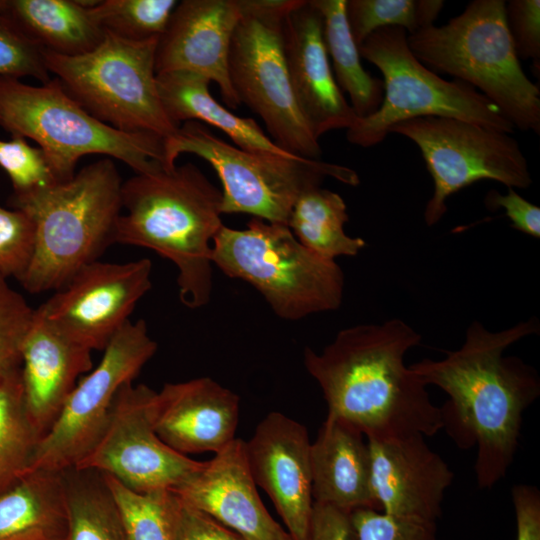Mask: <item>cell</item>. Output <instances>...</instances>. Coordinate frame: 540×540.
<instances>
[{
    "label": "cell",
    "mask_w": 540,
    "mask_h": 540,
    "mask_svg": "<svg viewBox=\"0 0 540 540\" xmlns=\"http://www.w3.org/2000/svg\"><path fill=\"white\" fill-rule=\"evenodd\" d=\"M539 332L536 317L500 331L473 321L458 349L409 366L425 386H437L448 395L440 407L443 429L458 448L476 447L480 489H490L506 476L518 449L524 412L540 396L537 370L504 352Z\"/></svg>",
    "instance_id": "cell-1"
},
{
    "label": "cell",
    "mask_w": 540,
    "mask_h": 540,
    "mask_svg": "<svg viewBox=\"0 0 540 540\" xmlns=\"http://www.w3.org/2000/svg\"><path fill=\"white\" fill-rule=\"evenodd\" d=\"M421 335L399 318L340 330L320 353L305 348L307 372L320 386L328 414L358 428L367 439L443 429L441 409L405 365Z\"/></svg>",
    "instance_id": "cell-2"
},
{
    "label": "cell",
    "mask_w": 540,
    "mask_h": 540,
    "mask_svg": "<svg viewBox=\"0 0 540 540\" xmlns=\"http://www.w3.org/2000/svg\"><path fill=\"white\" fill-rule=\"evenodd\" d=\"M222 193L192 163L135 174L122 185L113 243L145 247L178 270L179 298L198 309L212 293L213 239L221 226Z\"/></svg>",
    "instance_id": "cell-3"
},
{
    "label": "cell",
    "mask_w": 540,
    "mask_h": 540,
    "mask_svg": "<svg viewBox=\"0 0 540 540\" xmlns=\"http://www.w3.org/2000/svg\"><path fill=\"white\" fill-rule=\"evenodd\" d=\"M122 185L114 162L102 158L68 181L13 193L12 207L25 212L35 227L33 258L20 281L26 291L38 294L60 289L114 244Z\"/></svg>",
    "instance_id": "cell-4"
},
{
    "label": "cell",
    "mask_w": 540,
    "mask_h": 540,
    "mask_svg": "<svg viewBox=\"0 0 540 540\" xmlns=\"http://www.w3.org/2000/svg\"><path fill=\"white\" fill-rule=\"evenodd\" d=\"M503 0L471 1L442 26L407 35L413 55L430 70L478 90L515 128L540 134V90L524 73Z\"/></svg>",
    "instance_id": "cell-5"
},
{
    "label": "cell",
    "mask_w": 540,
    "mask_h": 540,
    "mask_svg": "<svg viewBox=\"0 0 540 540\" xmlns=\"http://www.w3.org/2000/svg\"><path fill=\"white\" fill-rule=\"evenodd\" d=\"M0 125L12 136L34 140L58 182L70 180L79 159L89 154L116 158L136 174L164 167L163 138L98 120L55 78L33 86L0 76Z\"/></svg>",
    "instance_id": "cell-6"
},
{
    "label": "cell",
    "mask_w": 540,
    "mask_h": 540,
    "mask_svg": "<svg viewBox=\"0 0 540 540\" xmlns=\"http://www.w3.org/2000/svg\"><path fill=\"white\" fill-rule=\"evenodd\" d=\"M212 263L253 286L284 320L337 310L343 300L342 268L303 246L286 225L255 217L244 229L223 224L213 239Z\"/></svg>",
    "instance_id": "cell-7"
},
{
    "label": "cell",
    "mask_w": 540,
    "mask_h": 540,
    "mask_svg": "<svg viewBox=\"0 0 540 540\" xmlns=\"http://www.w3.org/2000/svg\"><path fill=\"white\" fill-rule=\"evenodd\" d=\"M407 32L383 27L359 46L360 56L383 75L384 97L378 110L358 118L346 129L349 143L369 148L381 143L389 129L402 121L439 116L473 122L511 134L515 127L500 109L473 86L445 80L422 64L412 53Z\"/></svg>",
    "instance_id": "cell-8"
},
{
    "label": "cell",
    "mask_w": 540,
    "mask_h": 540,
    "mask_svg": "<svg viewBox=\"0 0 540 540\" xmlns=\"http://www.w3.org/2000/svg\"><path fill=\"white\" fill-rule=\"evenodd\" d=\"M182 153L197 155L216 171L222 184V214H250L286 226L294 203L307 188L320 186L326 177L351 186L360 183L358 174L346 166L242 150L197 121H186L164 139V168H173Z\"/></svg>",
    "instance_id": "cell-9"
},
{
    "label": "cell",
    "mask_w": 540,
    "mask_h": 540,
    "mask_svg": "<svg viewBox=\"0 0 540 540\" xmlns=\"http://www.w3.org/2000/svg\"><path fill=\"white\" fill-rule=\"evenodd\" d=\"M157 42H132L105 32L86 54L43 51V59L65 92L93 117L124 132L167 139L179 126L167 116L158 94Z\"/></svg>",
    "instance_id": "cell-10"
},
{
    "label": "cell",
    "mask_w": 540,
    "mask_h": 540,
    "mask_svg": "<svg viewBox=\"0 0 540 540\" xmlns=\"http://www.w3.org/2000/svg\"><path fill=\"white\" fill-rule=\"evenodd\" d=\"M297 0H243L228 54V75L240 101L264 122L284 151L319 159L322 150L296 104L283 42L284 20Z\"/></svg>",
    "instance_id": "cell-11"
},
{
    "label": "cell",
    "mask_w": 540,
    "mask_h": 540,
    "mask_svg": "<svg viewBox=\"0 0 540 540\" xmlns=\"http://www.w3.org/2000/svg\"><path fill=\"white\" fill-rule=\"evenodd\" d=\"M389 133L402 135L420 149L434 190L423 212L427 226L437 224L447 212V199L482 180L507 188L526 189L532 184L527 159L510 134L473 122L426 116L393 125Z\"/></svg>",
    "instance_id": "cell-12"
},
{
    "label": "cell",
    "mask_w": 540,
    "mask_h": 540,
    "mask_svg": "<svg viewBox=\"0 0 540 540\" xmlns=\"http://www.w3.org/2000/svg\"><path fill=\"white\" fill-rule=\"evenodd\" d=\"M157 351L144 320H130L103 350L99 364L76 384L50 429L42 437L28 473L62 472L92 449L110 417L123 385L133 382Z\"/></svg>",
    "instance_id": "cell-13"
},
{
    "label": "cell",
    "mask_w": 540,
    "mask_h": 540,
    "mask_svg": "<svg viewBox=\"0 0 540 540\" xmlns=\"http://www.w3.org/2000/svg\"><path fill=\"white\" fill-rule=\"evenodd\" d=\"M155 394L143 384L123 385L99 439L73 468L110 476L138 493L172 490L197 472L204 462L176 452L155 432Z\"/></svg>",
    "instance_id": "cell-14"
},
{
    "label": "cell",
    "mask_w": 540,
    "mask_h": 540,
    "mask_svg": "<svg viewBox=\"0 0 540 540\" xmlns=\"http://www.w3.org/2000/svg\"><path fill=\"white\" fill-rule=\"evenodd\" d=\"M151 272L148 258L127 263L97 260L77 271L36 310L91 351L104 350L151 289Z\"/></svg>",
    "instance_id": "cell-15"
},
{
    "label": "cell",
    "mask_w": 540,
    "mask_h": 540,
    "mask_svg": "<svg viewBox=\"0 0 540 540\" xmlns=\"http://www.w3.org/2000/svg\"><path fill=\"white\" fill-rule=\"evenodd\" d=\"M310 445L303 424L270 412L244 446L253 481L272 500L292 540L309 539L314 505Z\"/></svg>",
    "instance_id": "cell-16"
},
{
    "label": "cell",
    "mask_w": 540,
    "mask_h": 540,
    "mask_svg": "<svg viewBox=\"0 0 540 540\" xmlns=\"http://www.w3.org/2000/svg\"><path fill=\"white\" fill-rule=\"evenodd\" d=\"M243 0H183L178 2L158 39L156 74L188 71L214 81L231 109L241 103L228 75L231 39L241 18Z\"/></svg>",
    "instance_id": "cell-17"
},
{
    "label": "cell",
    "mask_w": 540,
    "mask_h": 540,
    "mask_svg": "<svg viewBox=\"0 0 540 540\" xmlns=\"http://www.w3.org/2000/svg\"><path fill=\"white\" fill-rule=\"evenodd\" d=\"M367 441L372 492L379 510L392 516L436 522L454 478L448 463L419 433Z\"/></svg>",
    "instance_id": "cell-18"
},
{
    "label": "cell",
    "mask_w": 540,
    "mask_h": 540,
    "mask_svg": "<svg viewBox=\"0 0 540 540\" xmlns=\"http://www.w3.org/2000/svg\"><path fill=\"white\" fill-rule=\"evenodd\" d=\"M322 16L311 0H297L284 20V53L298 109L314 137L348 129L357 115L330 67Z\"/></svg>",
    "instance_id": "cell-19"
},
{
    "label": "cell",
    "mask_w": 540,
    "mask_h": 540,
    "mask_svg": "<svg viewBox=\"0 0 540 540\" xmlns=\"http://www.w3.org/2000/svg\"><path fill=\"white\" fill-rule=\"evenodd\" d=\"M244 446L236 438L171 491L243 540H292L261 501Z\"/></svg>",
    "instance_id": "cell-20"
},
{
    "label": "cell",
    "mask_w": 540,
    "mask_h": 540,
    "mask_svg": "<svg viewBox=\"0 0 540 540\" xmlns=\"http://www.w3.org/2000/svg\"><path fill=\"white\" fill-rule=\"evenodd\" d=\"M239 414L240 397L209 377L166 383L152 408L158 437L183 455L222 451L236 439Z\"/></svg>",
    "instance_id": "cell-21"
},
{
    "label": "cell",
    "mask_w": 540,
    "mask_h": 540,
    "mask_svg": "<svg viewBox=\"0 0 540 540\" xmlns=\"http://www.w3.org/2000/svg\"><path fill=\"white\" fill-rule=\"evenodd\" d=\"M91 352L34 310L21 348L20 374L27 411L42 436L78 377L92 370Z\"/></svg>",
    "instance_id": "cell-22"
},
{
    "label": "cell",
    "mask_w": 540,
    "mask_h": 540,
    "mask_svg": "<svg viewBox=\"0 0 540 540\" xmlns=\"http://www.w3.org/2000/svg\"><path fill=\"white\" fill-rule=\"evenodd\" d=\"M310 463L314 502L348 512L379 510L371 486L369 444L354 425L327 413L311 441Z\"/></svg>",
    "instance_id": "cell-23"
},
{
    "label": "cell",
    "mask_w": 540,
    "mask_h": 540,
    "mask_svg": "<svg viewBox=\"0 0 540 540\" xmlns=\"http://www.w3.org/2000/svg\"><path fill=\"white\" fill-rule=\"evenodd\" d=\"M210 80L188 71L156 74L158 94L169 119L210 124L224 132L236 147L267 157L300 158L281 149L252 118L240 117L210 94Z\"/></svg>",
    "instance_id": "cell-24"
},
{
    "label": "cell",
    "mask_w": 540,
    "mask_h": 540,
    "mask_svg": "<svg viewBox=\"0 0 540 540\" xmlns=\"http://www.w3.org/2000/svg\"><path fill=\"white\" fill-rule=\"evenodd\" d=\"M91 7L78 0H0V19L42 51L78 56L105 35Z\"/></svg>",
    "instance_id": "cell-25"
},
{
    "label": "cell",
    "mask_w": 540,
    "mask_h": 540,
    "mask_svg": "<svg viewBox=\"0 0 540 540\" xmlns=\"http://www.w3.org/2000/svg\"><path fill=\"white\" fill-rule=\"evenodd\" d=\"M67 529L63 471L27 473L0 494V540H64Z\"/></svg>",
    "instance_id": "cell-26"
},
{
    "label": "cell",
    "mask_w": 540,
    "mask_h": 540,
    "mask_svg": "<svg viewBox=\"0 0 540 540\" xmlns=\"http://www.w3.org/2000/svg\"><path fill=\"white\" fill-rule=\"evenodd\" d=\"M322 16L325 48L340 90L348 94L358 118L375 113L384 97L383 81L373 77L361 64L359 48L349 29L346 0H311Z\"/></svg>",
    "instance_id": "cell-27"
},
{
    "label": "cell",
    "mask_w": 540,
    "mask_h": 540,
    "mask_svg": "<svg viewBox=\"0 0 540 540\" xmlns=\"http://www.w3.org/2000/svg\"><path fill=\"white\" fill-rule=\"evenodd\" d=\"M348 220L346 203L338 193L312 186L297 198L287 226L307 249L335 261L340 256H356L366 246L362 238L345 233Z\"/></svg>",
    "instance_id": "cell-28"
},
{
    "label": "cell",
    "mask_w": 540,
    "mask_h": 540,
    "mask_svg": "<svg viewBox=\"0 0 540 540\" xmlns=\"http://www.w3.org/2000/svg\"><path fill=\"white\" fill-rule=\"evenodd\" d=\"M68 529L64 540H127L110 489L99 472L70 468L63 471Z\"/></svg>",
    "instance_id": "cell-29"
},
{
    "label": "cell",
    "mask_w": 540,
    "mask_h": 540,
    "mask_svg": "<svg viewBox=\"0 0 540 540\" xmlns=\"http://www.w3.org/2000/svg\"><path fill=\"white\" fill-rule=\"evenodd\" d=\"M42 437L27 411L19 368L0 381V494L28 473Z\"/></svg>",
    "instance_id": "cell-30"
},
{
    "label": "cell",
    "mask_w": 540,
    "mask_h": 540,
    "mask_svg": "<svg viewBox=\"0 0 540 540\" xmlns=\"http://www.w3.org/2000/svg\"><path fill=\"white\" fill-rule=\"evenodd\" d=\"M442 0H346V17L358 48L374 31L401 27L407 34L434 25Z\"/></svg>",
    "instance_id": "cell-31"
},
{
    "label": "cell",
    "mask_w": 540,
    "mask_h": 540,
    "mask_svg": "<svg viewBox=\"0 0 540 540\" xmlns=\"http://www.w3.org/2000/svg\"><path fill=\"white\" fill-rule=\"evenodd\" d=\"M102 475L117 506L127 540H174L170 490L138 493Z\"/></svg>",
    "instance_id": "cell-32"
},
{
    "label": "cell",
    "mask_w": 540,
    "mask_h": 540,
    "mask_svg": "<svg viewBox=\"0 0 540 540\" xmlns=\"http://www.w3.org/2000/svg\"><path fill=\"white\" fill-rule=\"evenodd\" d=\"M177 4L176 0H104L91 11L104 32L144 42L161 37Z\"/></svg>",
    "instance_id": "cell-33"
},
{
    "label": "cell",
    "mask_w": 540,
    "mask_h": 540,
    "mask_svg": "<svg viewBox=\"0 0 540 540\" xmlns=\"http://www.w3.org/2000/svg\"><path fill=\"white\" fill-rule=\"evenodd\" d=\"M34 310L0 276V381L21 366V348Z\"/></svg>",
    "instance_id": "cell-34"
},
{
    "label": "cell",
    "mask_w": 540,
    "mask_h": 540,
    "mask_svg": "<svg viewBox=\"0 0 540 540\" xmlns=\"http://www.w3.org/2000/svg\"><path fill=\"white\" fill-rule=\"evenodd\" d=\"M35 227L31 218L18 209L0 206V276L19 282L33 258Z\"/></svg>",
    "instance_id": "cell-35"
},
{
    "label": "cell",
    "mask_w": 540,
    "mask_h": 540,
    "mask_svg": "<svg viewBox=\"0 0 540 540\" xmlns=\"http://www.w3.org/2000/svg\"><path fill=\"white\" fill-rule=\"evenodd\" d=\"M0 167L9 176L14 194H23L58 182L42 152L22 137L0 139Z\"/></svg>",
    "instance_id": "cell-36"
},
{
    "label": "cell",
    "mask_w": 540,
    "mask_h": 540,
    "mask_svg": "<svg viewBox=\"0 0 540 540\" xmlns=\"http://www.w3.org/2000/svg\"><path fill=\"white\" fill-rule=\"evenodd\" d=\"M358 540H437L436 522L361 508L351 512Z\"/></svg>",
    "instance_id": "cell-37"
},
{
    "label": "cell",
    "mask_w": 540,
    "mask_h": 540,
    "mask_svg": "<svg viewBox=\"0 0 540 540\" xmlns=\"http://www.w3.org/2000/svg\"><path fill=\"white\" fill-rule=\"evenodd\" d=\"M43 51L0 19V76L50 81Z\"/></svg>",
    "instance_id": "cell-38"
},
{
    "label": "cell",
    "mask_w": 540,
    "mask_h": 540,
    "mask_svg": "<svg viewBox=\"0 0 540 540\" xmlns=\"http://www.w3.org/2000/svg\"><path fill=\"white\" fill-rule=\"evenodd\" d=\"M505 16L519 59H530L540 70V1L510 0L505 2Z\"/></svg>",
    "instance_id": "cell-39"
},
{
    "label": "cell",
    "mask_w": 540,
    "mask_h": 540,
    "mask_svg": "<svg viewBox=\"0 0 540 540\" xmlns=\"http://www.w3.org/2000/svg\"><path fill=\"white\" fill-rule=\"evenodd\" d=\"M172 516L174 540H243L207 514L182 501L173 492Z\"/></svg>",
    "instance_id": "cell-40"
},
{
    "label": "cell",
    "mask_w": 540,
    "mask_h": 540,
    "mask_svg": "<svg viewBox=\"0 0 540 540\" xmlns=\"http://www.w3.org/2000/svg\"><path fill=\"white\" fill-rule=\"evenodd\" d=\"M490 210L502 208L511 221L513 229L533 238H540V208L520 196L515 189L508 188L506 194L491 190L484 199Z\"/></svg>",
    "instance_id": "cell-41"
},
{
    "label": "cell",
    "mask_w": 540,
    "mask_h": 540,
    "mask_svg": "<svg viewBox=\"0 0 540 540\" xmlns=\"http://www.w3.org/2000/svg\"><path fill=\"white\" fill-rule=\"evenodd\" d=\"M308 540H358L351 512L314 502Z\"/></svg>",
    "instance_id": "cell-42"
},
{
    "label": "cell",
    "mask_w": 540,
    "mask_h": 540,
    "mask_svg": "<svg viewBox=\"0 0 540 540\" xmlns=\"http://www.w3.org/2000/svg\"><path fill=\"white\" fill-rule=\"evenodd\" d=\"M516 518V540H540V491L536 486L516 484L511 489Z\"/></svg>",
    "instance_id": "cell-43"
}]
</instances>
